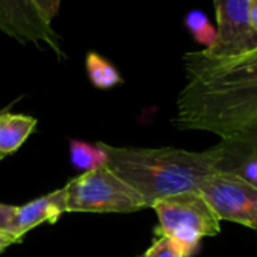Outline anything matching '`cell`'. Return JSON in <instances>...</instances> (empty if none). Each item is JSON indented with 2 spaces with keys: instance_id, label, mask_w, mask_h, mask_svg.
<instances>
[{
  "instance_id": "6da1fadb",
  "label": "cell",
  "mask_w": 257,
  "mask_h": 257,
  "mask_svg": "<svg viewBox=\"0 0 257 257\" xmlns=\"http://www.w3.org/2000/svg\"><path fill=\"white\" fill-rule=\"evenodd\" d=\"M185 85L171 118L180 131H203L222 141H257V53L183 55Z\"/></svg>"
},
{
  "instance_id": "7a4b0ae2",
  "label": "cell",
  "mask_w": 257,
  "mask_h": 257,
  "mask_svg": "<svg viewBox=\"0 0 257 257\" xmlns=\"http://www.w3.org/2000/svg\"><path fill=\"white\" fill-rule=\"evenodd\" d=\"M106 167L140 194L146 207L171 195L198 191L218 171L219 150L189 152L174 147H113L103 143Z\"/></svg>"
},
{
  "instance_id": "3957f363",
  "label": "cell",
  "mask_w": 257,
  "mask_h": 257,
  "mask_svg": "<svg viewBox=\"0 0 257 257\" xmlns=\"http://www.w3.org/2000/svg\"><path fill=\"white\" fill-rule=\"evenodd\" d=\"M159 228L164 234L176 240L185 257H191L203 237L216 236L221 230L219 218L198 191L167 197L153 204Z\"/></svg>"
},
{
  "instance_id": "277c9868",
  "label": "cell",
  "mask_w": 257,
  "mask_h": 257,
  "mask_svg": "<svg viewBox=\"0 0 257 257\" xmlns=\"http://www.w3.org/2000/svg\"><path fill=\"white\" fill-rule=\"evenodd\" d=\"M64 189L67 212L131 213L147 209L140 194L107 167L82 173Z\"/></svg>"
},
{
  "instance_id": "5b68a950",
  "label": "cell",
  "mask_w": 257,
  "mask_h": 257,
  "mask_svg": "<svg viewBox=\"0 0 257 257\" xmlns=\"http://www.w3.org/2000/svg\"><path fill=\"white\" fill-rule=\"evenodd\" d=\"M198 192L219 221L257 230V188L239 174L215 171L203 180Z\"/></svg>"
},
{
  "instance_id": "8992f818",
  "label": "cell",
  "mask_w": 257,
  "mask_h": 257,
  "mask_svg": "<svg viewBox=\"0 0 257 257\" xmlns=\"http://www.w3.org/2000/svg\"><path fill=\"white\" fill-rule=\"evenodd\" d=\"M0 32L22 44L50 49L58 58H65L61 37L34 4V0H0Z\"/></svg>"
},
{
  "instance_id": "52a82bcc",
  "label": "cell",
  "mask_w": 257,
  "mask_h": 257,
  "mask_svg": "<svg viewBox=\"0 0 257 257\" xmlns=\"http://www.w3.org/2000/svg\"><path fill=\"white\" fill-rule=\"evenodd\" d=\"M249 0H213L216 14V43L204 50L210 56L228 58L248 53L257 47V34L248 22Z\"/></svg>"
},
{
  "instance_id": "ba28073f",
  "label": "cell",
  "mask_w": 257,
  "mask_h": 257,
  "mask_svg": "<svg viewBox=\"0 0 257 257\" xmlns=\"http://www.w3.org/2000/svg\"><path fill=\"white\" fill-rule=\"evenodd\" d=\"M65 212L67 197L64 188L46 194L40 198H35L23 206H17L13 225V236L20 242L28 231L44 222H56Z\"/></svg>"
},
{
  "instance_id": "9c48e42d",
  "label": "cell",
  "mask_w": 257,
  "mask_h": 257,
  "mask_svg": "<svg viewBox=\"0 0 257 257\" xmlns=\"http://www.w3.org/2000/svg\"><path fill=\"white\" fill-rule=\"evenodd\" d=\"M218 171L236 173L257 188V141H222Z\"/></svg>"
},
{
  "instance_id": "30bf717a",
  "label": "cell",
  "mask_w": 257,
  "mask_h": 257,
  "mask_svg": "<svg viewBox=\"0 0 257 257\" xmlns=\"http://www.w3.org/2000/svg\"><path fill=\"white\" fill-rule=\"evenodd\" d=\"M37 122L31 115L0 112V159L19 152L35 131Z\"/></svg>"
},
{
  "instance_id": "8fae6325",
  "label": "cell",
  "mask_w": 257,
  "mask_h": 257,
  "mask_svg": "<svg viewBox=\"0 0 257 257\" xmlns=\"http://www.w3.org/2000/svg\"><path fill=\"white\" fill-rule=\"evenodd\" d=\"M85 68L91 83L98 89H110L122 83V77L116 67L97 52H88L85 58Z\"/></svg>"
},
{
  "instance_id": "7c38bea8",
  "label": "cell",
  "mask_w": 257,
  "mask_h": 257,
  "mask_svg": "<svg viewBox=\"0 0 257 257\" xmlns=\"http://www.w3.org/2000/svg\"><path fill=\"white\" fill-rule=\"evenodd\" d=\"M70 161L73 167L86 173L106 167L107 156L103 149V143L89 144L79 140H70Z\"/></svg>"
},
{
  "instance_id": "4fadbf2b",
  "label": "cell",
  "mask_w": 257,
  "mask_h": 257,
  "mask_svg": "<svg viewBox=\"0 0 257 257\" xmlns=\"http://www.w3.org/2000/svg\"><path fill=\"white\" fill-rule=\"evenodd\" d=\"M183 25L186 31L192 35V38L198 44L204 46V50H209L215 46L216 28H213L209 17L203 11H198V10L189 11L183 19Z\"/></svg>"
},
{
  "instance_id": "5bb4252c",
  "label": "cell",
  "mask_w": 257,
  "mask_h": 257,
  "mask_svg": "<svg viewBox=\"0 0 257 257\" xmlns=\"http://www.w3.org/2000/svg\"><path fill=\"white\" fill-rule=\"evenodd\" d=\"M143 257H185L182 246L168 236L159 234Z\"/></svg>"
},
{
  "instance_id": "9a60e30c",
  "label": "cell",
  "mask_w": 257,
  "mask_h": 257,
  "mask_svg": "<svg viewBox=\"0 0 257 257\" xmlns=\"http://www.w3.org/2000/svg\"><path fill=\"white\" fill-rule=\"evenodd\" d=\"M16 210H17V206L0 203V236H8V237L16 239L13 236V225H14Z\"/></svg>"
},
{
  "instance_id": "2e32d148",
  "label": "cell",
  "mask_w": 257,
  "mask_h": 257,
  "mask_svg": "<svg viewBox=\"0 0 257 257\" xmlns=\"http://www.w3.org/2000/svg\"><path fill=\"white\" fill-rule=\"evenodd\" d=\"M34 4L40 10L41 16L52 23V20L58 16L59 7H61V0H34Z\"/></svg>"
},
{
  "instance_id": "e0dca14e",
  "label": "cell",
  "mask_w": 257,
  "mask_h": 257,
  "mask_svg": "<svg viewBox=\"0 0 257 257\" xmlns=\"http://www.w3.org/2000/svg\"><path fill=\"white\" fill-rule=\"evenodd\" d=\"M248 22L251 31L257 34V0H249L248 2Z\"/></svg>"
},
{
  "instance_id": "ac0fdd59",
  "label": "cell",
  "mask_w": 257,
  "mask_h": 257,
  "mask_svg": "<svg viewBox=\"0 0 257 257\" xmlns=\"http://www.w3.org/2000/svg\"><path fill=\"white\" fill-rule=\"evenodd\" d=\"M13 243H17V240L13 239V237H8V236H0V252H2L7 246L13 245Z\"/></svg>"
},
{
  "instance_id": "d6986e66",
  "label": "cell",
  "mask_w": 257,
  "mask_h": 257,
  "mask_svg": "<svg viewBox=\"0 0 257 257\" xmlns=\"http://www.w3.org/2000/svg\"><path fill=\"white\" fill-rule=\"evenodd\" d=\"M251 52H252V53H257V47H255L254 50H251Z\"/></svg>"
}]
</instances>
